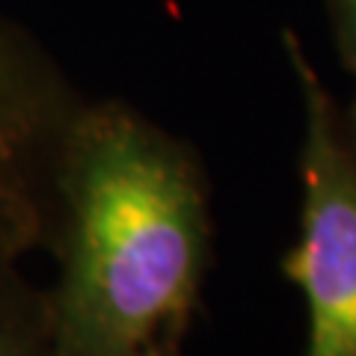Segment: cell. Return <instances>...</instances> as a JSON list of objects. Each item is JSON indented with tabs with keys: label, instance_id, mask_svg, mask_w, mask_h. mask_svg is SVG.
I'll return each mask as SVG.
<instances>
[{
	"label": "cell",
	"instance_id": "1",
	"mask_svg": "<svg viewBox=\"0 0 356 356\" xmlns=\"http://www.w3.org/2000/svg\"><path fill=\"white\" fill-rule=\"evenodd\" d=\"M54 193L51 356H134L178 339L211 255L208 191L187 146L122 102L77 107Z\"/></svg>",
	"mask_w": 356,
	"mask_h": 356
},
{
	"label": "cell",
	"instance_id": "2",
	"mask_svg": "<svg viewBox=\"0 0 356 356\" xmlns=\"http://www.w3.org/2000/svg\"><path fill=\"white\" fill-rule=\"evenodd\" d=\"M282 48L303 107L300 220L282 273L306 303L303 356H356V137L291 30Z\"/></svg>",
	"mask_w": 356,
	"mask_h": 356
},
{
	"label": "cell",
	"instance_id": "3",
	"mask_svg": "<svg viewBox=\"0 0 356 356\" xmlns=\"http://www.w3.org/2000/svg\"><path fill=\"white\" fill-rule=\"evenodd\" d=\"M77 104L27 42L0 27V300L24 288V261L54 241V170Z\"/></svg>",
	"mask_w": 356,
	"mask_h": 356
},
{
	"label": "cell",
	"instance_id": "4",
	"mask_svg": "<svg viewBox=\"0 0 356 356\" xmlns=\"http://www.w3.org/2000/svg\"><path fill=\"white\" fill-rule=\"evenodd\" d=\"M0 356H51L48 300L30 282L0 300Z\"/></svg>",
	"mask_w": 356,
	"mask_h": 356
},
{
	"label": "cell",
	"instance_id": "5",
	"mask_svg": "<svg viewBox=\"0 0 356 356\" xmlns=\"http://www.w3.org/2000/svg\"><path fill=\"white\" fill-rule=\"evenodd\" d=\"M327 15L332 24V39H336L339 60L353 83L350 104L344 110H348V122L356 137V0H327Z\"/></svg>",
	"mask_w": 356,
	"mask_h": 356
},
{
	"label": "cell",
	"instance_id": "6",
	"mask_svg": "<svg viewBox=\"0 0 356 356\" xmlns=\"http://www.w3.org/2000/svg\"><path fill=\"white\" fill-rule=\"evenodd\" d=\"M172 344H175V339H163V341H154L149 348H143L134 356H172Z\"/></svg>",
	"mask_w": 356,
	"mask_h": 356
}]
</instances>
